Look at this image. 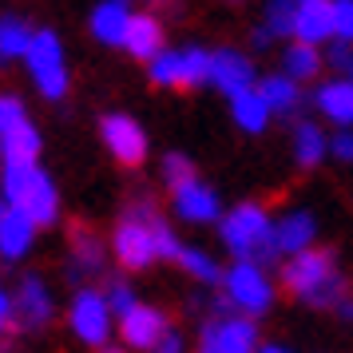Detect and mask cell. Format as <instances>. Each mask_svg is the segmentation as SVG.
<instances>
[{
  "label": "cell",
  "instance_id": "obj_1",
  "mask_svg": "<svg viewBox=\"0 0 353 353\" xmlns=\"http://www.w3.org/2000/svg\"><path fill=\"white\" fill-rule=\"evenodd\" d=\"M108 250H112V258L123 270H147V266H155L163 258L175 262V254L183 250V242H179V234L171 230V223L151 207V199H139V203L115 223Z\"/></svg>",
  "mask_w": 353,
  "mask_h": 353
},
{
  "label": "cell",
  "instance_id": "obj_2",
  "mask_svg": "<svg viewBox=\"0 0 353 353\" xmlns=\"http://www.w3.org/2000/svg\"><path fill=\"white\" fill-rule=\"evenodd\" d=\"M282 286L310 310H334L350 294V282H345V274L337 266V254L321 250V246L290 258L282 266Z\"/></svg>",
  "mask_w": 353,
  "mask_h": 353
},
{
  "label": "cell",
  "instance_id": "obj_3",
  "mask_svg": "<svg viewBox=\"0 0 353 353\" xmlns=\"http://www.w3.org/2000/svg\"><path fill=\"white\" fill-rule=\"evenodd\" d=\"M0 199L8 207H17L20 214H28L40 230L56 226L60 210H64L56 179L40 163H32V167H0Z\"/></svg>",
  "mask_w": 353,
  "mask_h": 353
},
{
  "label": "cell",
  "instance_id": "obj_4",
  "mask_svg": "<svg viewBox=\"0 0 353 353\" xmlns=\"http://www.w3.org/2000/svg\"><path fill=\"white\" fill-rule=\"evenodd\" d=\"M219 239L223 246L230 250L234 262H270L274 258V219L270 210L254 203V199H246V203H234V207L223 214V223H219Z\"/></svg>",
  "mask_w": 353,
  "mask_h": 353
},
{
  "label": "cell",
  "instance_id": "obj_5",
  "mask_svg": "<svg viewBox=\"0 0 353 353\" xmlns=\"http://www.w3.org/2000/svg\"><path fill=\"white\" fill-rule=\"evenodd\" d=\"M24 68H28V80L40 92V99L48 103H60L72 92V72H68V52L64 40L56 28H36L32 48L24 56Z\"/></svg>",
  "mask_w": 353,
  "mask_h": 353
},
{
  "label": "cell",
  "instance_id": "obj_6",
  "mask_svg": "<svg viewBox=\"0 0 353 353\" xmlns=\"http://www.w3.org/2000/svg\"><path fill=\"white\" fill-rule=\"evenodd\" d=\"M64 325L68 334L80 341L83 350H103V345H112L115 341V314L108 298H103V290L99 286H80L72 290V298H68V310H64Z\"/></svg>",
  "mask_w": 353,
  "mask_h": 353
},
{
  "label": "cell",
  "instance_id": "obj_7",
  "mask_svg": "<svg viewBox=\"0 0 353 353\" xmlns=\"http://www.w3.org/2000/svg\"><path fill=\"white\" fill-rule=\"evenodd\" d=\"M223 302L239 318H262L274 305V278L262 262H230L223 270Z\"/></svg>",
  "mask_w": 353,
  "mask_h": 353
},
{
  "label": "cell",
  "instance_id": "obj_8",
  "mask_svg": "<svg viewBox=\"0 0 353 353\" xmlns=\"http://www.w3.org/2000/svg\"><path fill=\"white\" fill-rule=\"evenodd\" d=\"M147 76L155 88H171V92H187L210 80V52L203 44H187V48H163L151 64Z\"/></svg>",
  "mask_w": 353,
  "mask_h": 353
},
{
  "label": "cell",
  "instance_id": "obj_9",
  "mask_svg": "<svg viewBox=\"0 0 353 353\" xmlns=\"http://www.w3.org/2000/svg\"><path fill=\"white\" fill-rule=\"evenodd\" d=\"M258 350H262V337H258V325L250 318H239V314H210V318L199 325L194 353H258Z\"/></svg>",
  "mask_w": 353,
  "mask_h": 353
},
{
  "label": "cell",
  "instance_id": "obj_10",
  "mask_svg": "<svg viewBox=\"0 0 353 353\" xmlns=\"http://www.w3.org/2000/svg\"><path fill=\"white\" fill-rule=\"evenodd\" d=\"M99 139H103V151L112 155L119 167H143L147 151H151V139H147L143 123L128 112H108L99 119Z\"/></svg>",
  "mask_w": 353,
  "mask_h": 353
},
{
  "label": "cell",
  "instance_id": "obj_11",
  "mask_svg": "<svg viewBox=\"0 0 353 353\" xmlns=\"http://www.w3.org/2000/svg\"><path fill=\"white\" fill-rule=\"evenodd\" d=\"M12 305H17V325L24 334H44L56 321V294L44 274H20V282L12 286Z\"/></svg>",
  "mask_w": 353,
  "mask_h": 353
},
{
  "label": "cell",
  "instance_id": "obj_12",
  "mask_svg": "<svg viewBox=\"0 0 353 353\" xmlns=\"http://www.w3.org/2000/svg\"><path fill=\"white\" fill-rule=\"evenodd\" d=\"M167 330H171L167 310H159V305H151V302H139L135 310H128L123 318L115 321L119 345L128 353H151L167 337Z\"/></svg>",
  "mask_w": 353,
  "mask_h": 353
},
{
  "label": "cell",
  "instance_id": "obj_13",
  "mask_svg": "<svg viewBox=\"0 0 353 353\" xmlns=\"http://www.w3.org/2000/svg\"><path fill=\"white\" fill-rule=\"evenodd\" d=\"M171 210H175L179 223H191V226H219L226 214L219 191L203 179H191V183L175 187L171 191Z\"/></svg>",
  "mask_w": 353,
  "mask_h": 353
},
{
  "label": "cell",
  "instance_id": "obj_14",
  "mask_svg": "<svg viewBox=\"0 0 353 353\" xmlns=\"http://www.w3.org/2000/svg\"><path fill=\"white\" fill-rule=\"evenodd\" d=\"M274 258H282V262H290V258L305 254V250H314L318 246V219H314V210H282L278 219H274Z\"/></svg>",
  "mask_w": 353,
  "mask_h": 353
},
{
  "label": "cell",
  "instance_id": "obj_15",
  "mask_svg": "<svg viewBox=\"0 0 353 353\" xmlns=\"http://www.w3.org/2000/svg\"><path fill=\"white\" fill-rule=\"evenodd\" d=\"M226 99L242 96V92H250L258 88V72H254V60L239 48H214L210 52V80Z\"/></svg>",
  "mask_w": 353,
  "mask_h": 353
},
{
  "label": "cell",
  "instance_id": "obj_16",
  "mask_svg": "<svg viewBox=\"0 0 353 353\" xmlns=\"http://www.w3.org/2000/svg\"><path fill=\"white\" fill-rule=\"evenodd\" d=\"M108 242L99 239L96 230L88 226H76L68 234V282H76V290L88 286V278L103 274V262H108Z\"/></svg>",
  "mask_w": 353,
  "mask_h": 353
},
{
  "label": "cell",
  "instance_id": "obj_17",
  "mask_svg": "<svg viewBox=\"0 0 353 353\" xmlns=\"http://www.w3.org/2000/svg\"><path fill=\"white\" fill-rule=\"evenodd\" d=\"M131 17H135V8H131L128 0H99L96 8L88 12V32L103 48H123Z\"/></svg>",
  "mask_w": 353,
  "mask_h": 353
},
{
  "label": "cell",
  "instance_id": "obj_18",
  "mask_svg": "<svg viewBox=\"0 0 353 353\" xmlns=\"http://www.w3.org/2000/svg\"><path fill=\"white\" fill-rule=\"evenodd\" d=\"M294 40L321 48L334 44V0H298L294 4Z\"/></svg>",
  "mask_w": 353,
  "mask_h": 353
},
{
  "label": "cell",
  "instance_id": "obj_19",
  "mask_svg": "<svg viewBox=\"0 0 353 353\" xmlns=\"http://www.w3.org/2000/svg\"><path fill=\"white\" fill-rule=\"evenodd\" d=\"M36 234H40V226L0 199V258L4 262H24V258L32 254Z\"/></svg>",
  "mask_w": 353,
  "mask_h": 353
},
{
  "label": "cell",
  "instance_id": "obj_20",
  "mask_svg": "<svg viewBox=\"0 0 353 353\" xmlns=\"http://www.w3.org/2000/svg\"><path fill=\"white\" fill-rule=\"evenodd\" d=\"M314 112L334 123L337 131H353V83L345 76L337 80H321L314 88Z\"/></svg>",
  "mask_w": 353,
  "mask_h": 353
},
{
  "label": "cell",
  "instance_id": "obj_21",
  "mask_svg": "<svg viewBox=\"0 0 353 353\" xmlns=\"http://www.w3.org/2000/svg\"><path fill=\"white\" fill-rule=\"evenodd\" d=\"M167 48V32H163V20L151 17V12H135L131 17V28H128V40H123V52L151 64L159 52Z\"/></svg>",
  "mask_w": 353,
  "mask_h": 353
},
{
  "label": "cell",
  "instance_id": "obj_22",
  "mask_svg": "<svg viewBox=\"0 0 353 353\" xmlns=\"http://www.w3.org/2000/svg\"><path fill=\"white\" fill-rule=\"evenodd\" d=\"M330 159V135L321 131L318 119H298L294 123V163L302 171H318Z\"/></svg>",
  "mask_w": 353,
  "mask_h": 353
},
{
  "label": "cell",
  "instance_id": "obj_23",
  "mask_svg": "<svg viewBox=\"0 0 353 353\" xmlns=\"http://www.w3.org/2000/svg\"><path fill=\"white\" fill-rule=\"evenodd\" d=\"M258 96L266 99L270 115L286 119V115H294L298 103H302V83H294L290 76H282V72H270V76L258 80Z\"/></svg>",
  "mask_w": 353,
  "mask_h": 353
},
{
  "label": "cell",
  "instance_id": "obj_24",
  "mask_svg": "<svg viewBox=\"0 0 353 353\" xmlns=\"http://www.w3.org/2000/svg\"><path fill=\"white\" fill-rule=\"evenodd\" d=\"M32 36H36V28L24 17L4 12V17H0V68L17 64V60L24 64V56H28V48H32Z\"/></svg>",
  "mask_w": 353,
  "mask_h": 353
},
{
  "label": "cell",
  "instance_id": "obj_25",
  "mask_svg": "<svg viewBox=\"0 0 353 353\" xmlns=\"http://www.w3.org/2000/svg\"><path fill=\"white\" fill-rule=\"evenodd\" d=\"M230 103V119H234V128L246 131V135H262V131L270 128V108H266V99L258 96V88H250V92H242V96L226 99Z\"/></svg>",
  "mask_w": 353,
  "mask_h": 353
},
{
  "label": "cell",
  "instance_id": "obj_26",
  "mask_svg": "<svg viewBox=\"0 0 353 353\" xmlns=\"http://www.w3.org/2000/svg\"><path fill=\"white\" fill-rule=\"evenodd\" d=\"M175 266L187 274V278H194L199 286H223L226 266H219V258L210 254V250H203V246H187V242H183V250L175 254Z\"/></svg>",
  "mask_w": 353,
  "mask_h": 353
},
{
  "label": "cell",
  "instance_id": "obj_27",
  "mask_svg": "<svg viewBox=\"0 0 353 353\" xmlns=\"http://www.w3.org/2000/svg\"><path fill=\"white\" fill-rule=\"evenodd\" d=\"M321 68H325L321 48H310V44H298V40H290L282 48V76H290L294 83H310L314 76H321Z\"/></svg>",
  "mask_w": 353,
  "mask_h": 353
},
{
  "label": "cell",
  "instance_id": "obj_28",
  "mask_svg": "<svg viewBox=\"0 0 353 353\" xmlns=\"http://www.w3.org/2000/svg\"><path fill=\"white\" fill-rule=\"evenodd\" d=\"M159 175H163V183H167V191H175V187H183V183L199 179V171H194L191 155H183V151H167L163 163H159Z\"/></svg>",
  "mask_w": 353,
  "mask_h": 353
},
{
  "label": "cell",
  "instance_id": "obj_29",
  "mask_svg": "<svg viewBox=\"0 0 353 353\" xmlns=\"http://www.w3.org/2000/svg\"><path fill=\"white\" fill-rule=\"evenodd\" d=\"M262 28L270 32V40H294V4H290V0H274V4H266Z\"/></svg>",
  "mask_w": 353,
  "mask_h": 353
},
{
  "label": "cell",
  "instance_id": "obj_30",
  "mask_svg": "<svg viewBox=\"0 0 353 353\" xmlns=\"http://www.w3.org/2000/svg\"><path fill=\"white\" fill-rule=\"evenodd\" d=\"M103 298H108V305H112L115 321L123 318L128 310L139 305V294H135V286H131L128 278H108V282H103Z\"/></svg>",
  "mask_w": 353,
  "mask_h": 353
},
{
  "label": "cell",
  "instance_id": "obj_31",
  "mask_svg": "<svg viewBox=\"0 0 353 353\" xmlns=\"http://www.w3.org/2000/svg\"><path fill=\"white\" fill-rule=\"evenodd\" d=\"M28 119L32 115H28V108H24V99L17 92H0V135H8L12 128L28 123Z\"/></svg>",
  "mask_w": 353,
  "mask_h": 353
},
{
  "label": "cell",
  "instance_id": "obj_32",
  "mask_svg": "<svg viewBox=\"0 0 353 353\" xmlns=\"http://www.w3.org/2000/svg\"><path fill=\"white\" fill-rule=\"evenodd\" d=\"M334 40L353 48V0H334Z\"/></svg>",
  "mask_w": 353,
  "mask_h": 353
},
{
  "label": "cell",
  "instance_id": "obj_33",
  "mask_svg": "<svg viewBox=\"0 0 353 353\" xmlns=\"http://www.w3.org/2000/svg\"><path fill=\"white\" fill-rule=\"evenodd\" d=\"M330 159L353 167V131H337V135H330Z\"/></svg>",
  "mask_w": 353,
  "mask_h": 353
},
{
  "label": "cell",
  "instance_id": "obj_34",
  "mask_svg": "<svg viewBox=\"0 0 353 353\" xmlns=\"http://www.w3.org/2000/svg\"><path fill=\"white\" fill-rule=\"evenodd\" d=\"M17 325V305H12V290L0 282V337Z\"/></svg>",
  "mask_w": 353,
  "mask_h": 353
},
{
  "label": "cell",
  "instance_id": "obj_35",
  "mask_svg": "<svg viewBox=\"0 0 353 353\" xmlns=\"http://www.w3.org/2000/svg\"><path fill=\"white\" fill-rule=\"evenodd\" d=\"M151 353H191V350H187V337H183L175 325H171V330H167V337H163V341H159Z\"/></svg>",
  "mask_w": 353,
  "mask_h": 353
},
{
  "label": "cell",
  "instance_id": "obj_36",
  "mask_svg": "<svg viewBox=\"0 0 353 353\" xmlns=\"http://www.w3.org/2000/svg\"><path fill=\"white\" fill-rule=\"evenodd\" d=\"M350 60H353V48L350 44H330V52H325V64H334L337 72H345V68H350Z\"/></svg>",
  "mask_w": 353,
  "mask_h": 353
},
{
  "label": "cell",
  "instance_id": "obj_37",
  "mask_svg": "<svg viewBox=\"0 0 353 353\" xmlns=\"http://www.w3.org/2000/svg\"><path fill=\"white\" fill-rule=\"evenodd\" d=\"M334 314L341 321H345V325H353V294H345V298H341V302L334 305Z\"/></svg>",
  "mask_w": 353,
  "mask_h": 353
},
{
  "label": "cell",
  "instance_id": "obj_38",
  "mask_svg": "<svg viewBox=\"0 0 353 353\" xmlns=\"http://www.w3.org/2000/svg\"><path fill=\"white\" fill-rule=\"evenodd\" d=\"M250 44H254L258 52H266V48H270V44H274V40H270V32H266V28H262V24H258L254 32H250Z\"/></svg>",
  "mask_w": 353,
  "mask_h": 353
},
{
  "label": "cell",
  "instance_id": "obj_39",
  "mask_svg": "<svg viewBox=\"0 0 353 353\" xmlns=\"http://www.w3.org/2000/svg\"><path fill=\"white\" fill-rule=\"evenodd\" d=\"M258 353H294V350H290V345H278V341H262Z\"/></svg>",
  "mask_w": 353,
  "mask_h": 353
},
{
  "label": "cell",
  "instance_id": "obj_40",
  "mask_svg": "<svg viewBox=\"0 0 353 353\" xmlns=\"http://www.w3.org/2000/svg\"><path fill=\"white\" fill-rule=\"evenodd\" d=\"M99 353H128V350H123L119 341H112V345H103V350H99Z\"/></svg>",
  "mask_w": 353,
  "mask_h": 353
},
{
  "label": "cell",
  "instance_id": "obj_41",
  "mask_svg": "<svg viewBox=\"0 0 353 353\" xmlns=\"http://www.w3.org/2000/svg\"><path fill=\"white\" fill-rule=\"evenodd\" d=\"M341 76H345V80L353 83V60H350V68H345V72H341Z\"/></svg>",
  "mask_w": 353,
  "mask_h": 353
}]
</instances>
